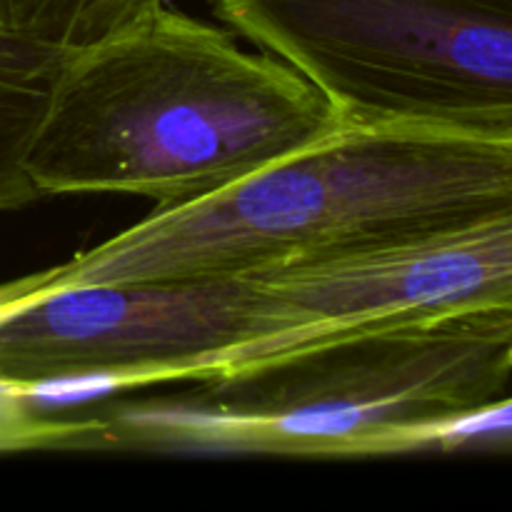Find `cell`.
<instances>
[{"instance_id":"6da1fadb","label":"cell","mask_w":512,"mask_h":512,"mask_svg":"<svg viewBox=\"0 0 512 512\" xmlns=\"http://www.w3.org/2000/svg\"><path fill=\"white\" fill-rule=\"evenodd\" d=\"M283 60L160 5L65 53L25 170L40 195L195 203L345 128Z\"/></svg>"},{"instance_id":"7a4b0ae2","label":"cell","mask_w":512,"mask_h":512,"mask_svg":"<svg viewBox=\"0 0 512 512\" xmlns=\"http://www.w3.org/2000/svg\"><path fill=\"white\" fill-rule=\"evenodd\" d=\"M510 215L512 140L345 125L220 193L153 208L123 233L10 288L23 300L70 285L235 275Z\"/></svg>"},{"instance_id":"3957f363","label":"cell","mask_w":512,"mask_h":512,"mask_svg":"<svg viewBox=\"0 0 512 512\" xmlns=\"http://www.w3.org/2000/svg\"><path fill=\"white\" fill-rule=\"evenodd\" d=\"M512 305L460 308L320 340L193 380L165 398L90 408L113 448L368 458L455 445L510 410Z\"/></svg>"},{"instance_id":"277c9868","label":"cell","mask_w":512,"mask_h":512,"mask_svg":"<svg viewBox=\"0 0 512 512\" xmlns=\"http://www.w3.org/2000/svg\"><path fill=\"white\" fill-rule=\"evenodd\" d=\"M348 125L512 140V0H210Z\"/></svg>"},{"instance_id":"5b68a950","label":"cell","mask_w":512,"mask_h":512,"mask_svg":"<svg viewBox=\"0 0 512 512\" xmlns=\"http://www.w3.org/2000/svg\"><path fill=\"white\" fill-rule=\"evenodd\" d=\"M290 303L275 265L235 275L70 285L0 308V380L138 388L275 358Z\"/></svg>"},{"instance_id":"8992f818","label":"cell","mask_w":512,"mask_h":512,"mask_svg":"<svg viewBox=\"0 0 512 512\" xmlns=\"http://www.w3.org/2000/svg\"><path fill=\"white\" fill-rule=\"evenodd\" d=\"M65 50L0 35V213L28 208L40 190L25 155L48 108Z\"/></svg>"},{"instance_id":"52a82bcc","label":"cell","mask_w":512,"mask_h":512,"mask_svg":"<svg viewBox=\"0 0 512 512\" xmlns=\"http://www.w3.org/2000/svg\"><path fill=\"white\" fill-rule=\"evenodd\" d=\"M168 0H0V35L70 53L120 33Z\"/></svg>"},{"instance_id":"ba28073f","label":"cell","mask_w":512,"mask_h":512,"mask_svg":"<svg viewBox=\"0 0 512 512\" xmlns=\"http://www.w3.org/2000/svg\"><path fill=\"white\" fill-rule=\"evenodd\" d=\"M98 448H113L108 423L98 413L53 415L33 403V393L0 380V453Z\"/></svg>"}]
</instances>
